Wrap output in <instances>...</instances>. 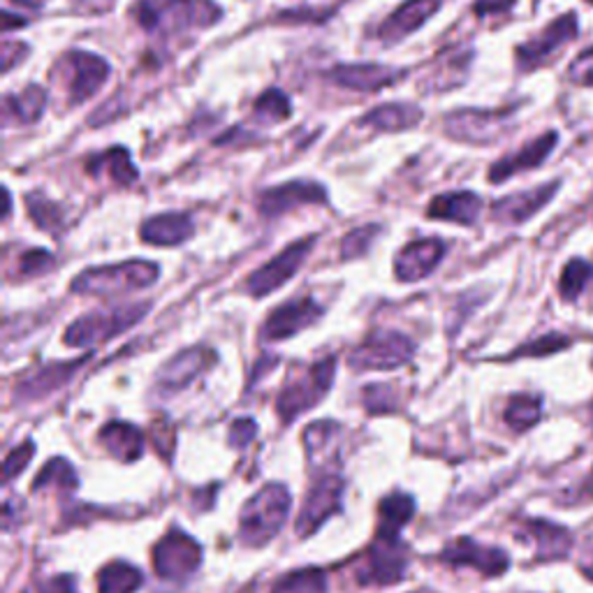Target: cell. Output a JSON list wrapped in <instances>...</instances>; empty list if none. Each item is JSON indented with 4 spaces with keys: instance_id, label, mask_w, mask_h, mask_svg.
<instances>
[{
    "instance_id": "51",
    "label": "cell",
    "mask_w": 593,
    "mask_h": 593,
    "mask_svg": "<svg viewBox=\"0 0 593 593\" xmlns=\"http://www.w3.org/2000/svg\"><path fill=\"white\" fill-rule=\"evenodd\" d=\"M3 197H5V209H3V216H5V218H10V212H12V195H10V191H8V189L3 191Z\"/></svg>"
},
{
    "instance_id": "41",
    "label": "cell",
    "mask_w": 593,
    "mask_h": 593,
    "mask_svg": "<svg viewBox=\"0 0 593 593\" xmlns=\"http://www.w3.org/2000/svg\"><path fill=\"white\" fill-rule=\"evenodd\" d=\"M378 232H380L378 225H364V228H357L351 235H345V239L341 241V258L343 260L362 258L372 249V243L376 241Z\"/></svg>"
},
{
    "instance_id": "24",
    "label": "cell",
    "mask_w": 593,
    "mask_h": 593,
    "mask_svg": "<svg viewBox=\"0 0 593 593\" xmlns=\"http://www.w3.org/2000/svg\"><path fill=\"white\" fill-rule=\"evenodd\" d=\"M87 362V357L75 360V362H58V364H49L43 366V369H37L35 374H31L28 378H24L22 383L16 385V401H37L45 399L52 392H56L58 387H64L75 374L81 364Z\"/></svg>"
},
{
    "instance_id": "28",
    "label": "cell",
    "mask_w": 593,
    "mask_h": 593,
    "mask_svg": "<svg viewBox=\"0 0 593 593\" xmlns=\"http://www.w3.org/2000/svg\"><path fill=\"white\" fill-rule=\"evenodd\" d=\"M422 121V110L411 102H392V105H383L372 110L362 118V126H369L380 133H403L408 128H415Z\"/></svg>"
},
{
    "instance_id": "34",
    "label": "cell",
    "mask_w": 593,
    "mask_h": 593,
    "mask_svg": "<svg viewBox=\"0 0 593 593\" xmlns=\"http://www.w3.org/2000/svg\"><path fill=\"white\" fill-rule=\"evenodd\" d=\"M543 415V401L534 395H517L510 399L505 408V424L513 432H528L531 426H536Z\"/></svg>"
},
{
    "instance_id": "49",
    "label": "cell",
    "mask_w": 593,
    "mask_h": 593,
    "mask_svg": "<svg viewBox=\"0 0 593 593\" xmlns=\"http://www.w3.org/2000/svg\"><path fill=\"white\" fill-rule=\"evenodd\" d=\"M515 5V0H478L476 3V14L487 16L494 12H505Z\"/></svg>"
},
{
    "instance_id": "54",
    "label": "cell",
    "mask_w": 593,
    "mask_h": 593,
    "mask_svg": "<svg viewBox=\"0 0 593 593\" xmlns=\"http://www.w3.org/2000/svg\"><path fill=\"white\" fill-rule=\"evenodd\" d=\"M589 3H593V0H589Z\"/></svg>"
},
{
    "instance_id": "9",
    "label": "cell",
    "mask_w": 593,
    "mask_h": 593,
    "mask_svg": "<svg viewBox=\"0 0 593 593\" xmlns=\"http://www.w3.org/2000/svg\"><path fill=\"white\" fill-rule=\"evenodd\" d=\"M313 243H316V237H306L301 241H295L281 255H276L267 264H262L258 272H253L247 278V293L253 297H267L276 293L281 285L288 283L299 272L306 258H309Z\"/></svg>"
},
{
    "instance_id": "42",
    "label": "cell",
    "mask_w": 593,
    "mask_h": 593,
    "mask_svg": "<svg viewBox=\"0 0 593 593\" xmlns=\"http://www.w3.org/2000/svg\"><path fill=\"white\" fill-rule=\"evenodd\" d=\"M362 401H364V408L369 413L378 415V413H392L397 411V392L392 390L390 385H369L364 387L362 392Z\"/></svg>"
},
{
    "instance_id": "22",
    "label": "cell",
    "mask_w": 593,
    "mask_h": 593,
    "mask_svg": "<svg viewBox=\"0 0 593 593\" xmlns=\"http://www.w3.org/2000/svg\"><path fill=\"white\" fill-rule=\"evenodd\" d=\"M557 139H559L557 133H545L538 139L531 141V145L522 147L520 151L505 156L503 160L497 162V166H492V170H489V181L503 183V181H508L510 176H515L520 172L540 168L543 162L547 160V156L555 151Z\"/></svg>"
},
{
    "instance_id": "4",
    "label": "cell",
    "mask_w": 593,
    "mask_h": 593,
    "mask_svg": "<svg viewBox=\"0 0 593 593\" xmlns=\"http://www.w3.org/2000/svg\"><path fill=\"white\" fill-rule=\"evenodd\" d=\"M149 304H126V306H116V309L110 311H100V313H87L79 320H75L68 330H66V345L72 347H89L105 343L118 334L128 332L130 327H135L141 318L147 316Z\"/></svg>"
},
{
    "instance_id": "1",
    "label": "cell",
    "mask_w": 593,
    "mask_h": 593,
    "mask_svg": "<svg viewBox=\"0 0 593 593\" xmlns=\"http://www.w3.org/2000/svg\"><path fill=\"white\" fill-rule=\"evenodd\" d=\"M290 492L278 482L262 487L260 492L243 505L239 520V538L249 547L267 545L290 513Z\"/></svg>"
},
{
    "instance_id": "13",
    "label": "cell",
    "mask_w": 593,
    "mask_h": 593,
    "mask_svg": "<svg viewBox=\"0 0 593 593\" xmlns=\"http://www.w3.org/2000/svg\"><path fill=\"white\" fill-rule=\"evenodd\" d=\"M64 66L70 72L68 79V91H70V102L75 105H81L89 98H93L102 84L110 79V64L102 56L91 54V52H70L64 58Z\"/></svg>"
},
{
    "instance_id": "31",
    "label": "cell",
    "mask_w": 593,
    "mask_h": 593,
    "mask_svg": "<svg viewBox=\"0 0 593 593\" xmlns=\"http://www.w3.org/2000/svg\"><path fill=\"white\" fill-rule=\"evenodd\" d=\"M141 584L145 575L126 561H112L98 572V593H135Z\"/></svg>"
},
{
    "instance_id": "38",
    "label": "cell",
    "mask_w": 593,
    "mask_h": 593,
    "mask_svg": "<svg viewBox=\"0 0 593 593\" xmlns=\"http://www.w3.org/2000/svg\"><path fill=\"white\" fill-rule=\"evenodd\" d=\"M77 484L79 480H77L75 468L66 459H52L47 461L43 470H39V476L33 482V489L37 492V489H45V487H58V489H66V492H72V489H77Z\"/></svg>"
},
{
    "instance_id": "5",
    "label": "cell",
    "mask_w": 593,
    "mask_h": 593,
    "mask_svg": "<svg viewBox=\"0 0 593 593\" xmlns=\"http://www.w3.org/2000/svg\"><path fill=\"white\" fill-rule=\"evenodd\" d=\"M337 374V357H324L316 362L309 372L301 374L297 380L285 385V390L278 397L276 411L283 418V422L288 424L301 413L311 411L316 403H320L327 392L332 390Z\"/></svg>"
},
{
    "instance_id": "52",
    "label": "cell",
    "mask_w": 593,
    "mask_h": 593,
    "mask_svg": "<svg viewBox=\"0 0 593 593\" xmlns=\"http://www.w3.org/2000/svg\"><path fill=\"white\" fill-rule=\"evenodd\" d=\"M582 575H584L589 582H593V563L582 566Z\"/></svg>"
},
{
    "instance_id": "3",
    "label": "cell",
    "mask_w": 593,
    "mask_h": 593,
    "mask_svg": "<svg viewBox=\"0 0 593 593\" xmlns=\"http://www.w3.org/2000/svg\"><path fill=\"white\" fill-rule=\"evenodd\" d=\"M133 14L145 31L162 26L207 28L220 22L223 10L214 0H137Z\"/></svg>"
},
{
    "instance_id": "21",
    "label": "cell",
    "mask_w": 593,
    "mask_h": 593,
    "mask_svg": "<svg viewBox=\"0 0 593 593\" xmlns=\"http://www.w3.org/2000/svg\"><path fill=\"white\" fill-rule=\"evenodd\" d=\"M441 8V0H406V3L385 19L378 28V39L385 45H397L408 35L424 26Z\"/></svg>"
},
{
    "instance_id": "40",
    "label": "cell",
    "mask_w": 593,
    "mask_h": 593,
    "mask_svg": "<svg viewBox=\"0 0 593 593\" xmlns=\"http://www.w3.org/2000/svg\"><path fill=\"white\" fill-rule=\"evenodd\" d=\"M56 258L52 253H47L45 249H31L26 251L16 262V276L26 281V278H35V276H45L54 270Z\"/></svg>"
},
{
    "instance_id": "32",
    "label": "cell",
    "mask_w": 593,
    "mask_h": 593,
    "mask_svg": "<svg viewBox=\"0 0 593 593\" xmlns=\"http://www.w3.org/2000/svg\"><path fill=\"white\" fill-rule=\"evenodd\" d=\"M102 170H107L110 176L121 183V186H130V183L137 181L139 172L133 166L130 153L124 147H114L105 153L93 156V160H89V172L91 174H100Z\"/></svg>"
},
{
    "instance_id": "14",
    "label": "cell",
    "mask_w": 593,
    "mask_h": 593,
    "mask_svg": "<svg viewBox=\"0 0 593 593\" xmlns=\"http://www.w3.org/2000/svg\"><path fill=\"white\" fill-rule=\"evenodd\" d=\"M216 362V353L204 345L189 347V351H181L174 355L162 369L158 372L156 385L160 395H176L199 376L209 369Z\"/></svg>"
},
{
    "instance_id": "19",
    "label": "cell",
    "mask_w": 593,
    "mask_h": 593,
    "mask_svg": "<svg viewBox=\"0 0 593 593\" xmlns=\"http://www.w3.org/2000/svg\"><path fill=\"white\" fill-rule=\"evenodd\" d=\"M403 77H406V70L378 66V64H353V66L343 64L327 72V79L334 81L337 87L353 89L360 93H372V91L395 87Z\"/></svg>"
},
{
    "instance_id": "20",
    "label": "cell",
    "mask_w": 593,
    "mask_h": 593,
    "mask_svg": "<svg viewBox=\"0 0 593 593\" xmlns=\"http://www.w3.org/2000/svg\"><path fill=\"white\" fill-rule=\"evenodd\" d=\"M445 258V243L441 239H415L397 253L395 274L403 283H415L432 274Z\"/></svg>"
},
{
    "instance_id": "48",
    "label": "cell",
    "mask_w": 593,
    "mask_h": 593,
    "mask_svg": "<svg viewBox=\"0 0 593 593\" xmlns=\"http://www.w3.org/2000/svg\"><path fill=\"white\" fill-rule=\"evenodd\" d=\"M570 505H582V503H593V464L589 468V474L582 478V482L572 489L568 494Z\"/></svg>"
},
{
    "instance_id": "37",
    "label": "cell",
    "mask_w": 593,
    "mask_h": 593,
    "mask_svg": "<svg viewBox=\"0 0 593 593\" xmlns=\"http://www.w3.org/2000/svg\"><path fill=\"white\" fill-rule=\"evenodd\" d=\"M290 114H293L290 98L278 89H270L267 93H262L253 105V116L262 121V124H278V121H285Z\"/></svg>"
},
{
    "instance_id": "30",
    "label": "cell",
    "mask_w": 593,
    "mask_h": 593,
    "mask_svg": "<svg viewBox=\"0 0 593 593\" xmlns=\"http://www.w3.org/2000/svg\"><path fill=\"white\" fill-rule=\"evenodd\" d=\"M415 515V501L408 494H390L380 503V526L378 536L383 538H399L401 528L411 522Z\"/></svg>"
},
{
    "instance_id": "6",
    "label": "cell",
    "mask_w": 593,
    "mask_h": 593,
    "mask_svg": "<svg viewBox=\"0 0 593 593\" xmlns=\"http://www.w3.org/2000/svg\"><path fill=\"white\" fill-rule=\"evenodd\" d=\"M415 355V343L401 332H376L351 353L355 372H390L408 364Z\"/></svg>"
},
{
    "instance_id": "7",
    "label": "cell",
    "mask_w": 593,
    "mask_h": 593,
    "mask_svg": "<svg viewBox=\"0 0 593 593\" xmlns=\"http://www.w3.org/2000/svg\"><path fill=\"white\" fill-rule=\"evenodd\" d=\"M202 563V547L191 536L179 528H172L170 534L153 547V570L160 580L179 582L199 568Z\"/></svg>"
},
{
    "instance_id": "47",
    "label": "cell",
    "mask_w": 593,
    "mask_h": 593,
    "mask_svg": "<svg viewBox=\"0 0 593 593\" xmlns=\"http://www.w3.org/2000/svg\"><path fill=\"white\" fill-rule=\"evenodd\" d=\"M28 56V47L24 43H5L3 52H0V64H3V72H10L19 60Z\"/></svg>"
},
{
    "instance_id": "33",
    "label": "cell",
    "mask_w": 593,
    "mask_h": 593,
    "mask_svg": "<svg viewBox=\"0 0 593 593\" xmlns=\"http://www.w3.org/2000/svg\"><path fill=\"white\" fill-rule=\"evenodd\" d=\"M26 209L31 214V220L37 225L39 230H45L49 235H58L60 230H64V225H66L64 209H60V204L45 197L43 193H28L26 195Z\"/></svg>"
},
{
    "instance_id": "53",
    "label": "cell",
    "mask_w": 593,
    "mask_h": 593,
    "mask_svg": "<svg viewBox=\"0 0 593 593\" xmlns=\"http://www.w3.org/2000/svg\"><path fill=\"white\" fill-rule=\"evenodd\" d=\"M415 593H429V591H415Z\"/></svg>"
},
{
    "instance_id": "2",
    "label": "cell",
    "mask_w": 593,
    "mask_h": 593,
    "mask_svg": "<svg viewBox=\"0 0 593 593\" xmlns=\"http://www.w3.org/2000/svg\"><path fill=\"white\" fill-rule=\"evenodd\" d=\"M160 276L156 262L147 260H130L110 264V267H91L81 272L72 281V293L77 295H98V297H114L135 290H145L153 285Z\"/></svg>"
},
{
    "instance_id": "35",
    "label": "cell",
    "mask_w": 593,
    "mask_h": 593,
    "mask_svg": "<svg viewBox=\"0 0 593 593\" xmlns=\"http://www.w3.org/2000/svg\"><path fill=\"white\" fill-rule=\"evenodd\" d=\"M327 580L318 568H301L281 578L272 593H324Z\"/></svg>"
},
{
    "instance_id": "15",
    "label": "cell",
    "mask_w": 593,
    "mask_h": 593,
    "mask_svg": "<svg viewBox=\"0 0 593 593\" xmlns=\"http://www.w3.org/2000/svg\"><path fill=\"white\" fill-rule=\"evenodd\" d=\"M322 318V306L311 297H299L281 304L262 327L264 341H285Z\"/></svg>"
},
{
    "instance_id": "23",
    "label": "cell",
    "mask_w": 593,
    "mask_h": 593,
    "mask_svg": "<svg viewBox=\"0 0 593 593\" xmlns=\"http://www.w3.org/2000/svg\"><path fill=\"white\" fill-rule=\"evenodd\" d=\"M557 189H559V181L545 183V186L531 189L524 193L508 195L494 204L492 214L497 220H501L505 225H522L528 218H534L545 207V204L555 197Z\"/></svg>"
},
{
    "instance_id": "45",
    "label": "cell",
    "mask_w": 593,
    "mask_h": 593,
    "mask_svg": "<svg viewBox=\"0 0 593 593\" xmlns=\"http://www.w3.org/2000/svg\"><path fill=\"white\" fill-rule=\"evenodd\" d=\"M258 436V424L251 418H239L232 422L228 441L232 447H247Z\"/></svg>"
},
{
    "instance_id": "44",
    "label": "cell",
    "mask_w": 593,
    "mask_h": 593,
    "mask_svg": "<svg viewBox=\"0 0 593 593\" xmlns=\"http://www.w3.org/2000/svg\"><path fill=\"white\" fill-rule=\"evenodd\" d=\"M568 77L582 87H593V47L582 52L568 70Z\"/></svg>"
},
{
    "instance_id": "25",
    "label": "cell",
    "mask_w": 593,
    "mask_h": 593,
    "mask_svg": "<svg viewBox=\"0 0 593 593\" xmlns=\"http://www.w3.org/2000/svg\"><path fill=\"white\" fill-rule=\"evenodd\" d=\"M195 232L193 218L189 214H162L149 218L141 225V239L151 247H181Z\"/></svg>"
},
{
    "instance_id": "10",
    "label": "cell",
    "mask_w": 593,
    "mask_h": 593,
    "mask_svg": "<svg viewBox=\"0 0 593 593\" xmlns=\"http://www.w3.org/2000/svg\"><path fill=\"white\" fill-rule=\"evenodd\" d=\"M343 489H345V482L339 474H334V470L332 474L320 476L313 482L311 492L306 494V501L301 505V513L295 526V531L301 538H309L316 528H320L322 522H327L334 513H339Z\"/></svg>"
},
{
    "instance_id": "12",
    "label": "cell",
    "mask_w": 593,
    "mask_h": 593,
    "mask_svg": "<svg viewBox=\"0 0 593 593\" xmlns=\"http://www.w3.org/2000/svg\"><path fill=\"white\" fill-rule=\"evenodd\" d=\"M575 37H578V16L561 14L549 26H545V31H540L538 35L531 37L528 43L517 47V66L522 70L540 68L545 60H549Z\"/></svg>"
},
{
    "instance_id": "27",
    "label": "cell",
    "mask_w": 593,
    "mask_h": 593,
    "mask_svg": "<svg viewBox=\"0 0 593 593\" xmlns=\"http://www.w3.org/2000/svg\"><path fill=\"white\" fill-rule=\"evenodd\" d=\"M98 441L105 445V449L114 459L124 464H133L145 455V434H141L135 424H128V422L105 424L100 429Z\"/></svg>"
},
{
    "instance_id": "8",
    "label": "cell",
    "mask_w": 593,
    "mask_h": 593,
    "mask_svg": "<svg viewBox=\"0 0 593 593\" xmlns=\"http://www.w3.org/2000/svg\"><path fill=\"white\" fill-rule=\"evenodd\" d=\"M513 121V112H484V110H459L445 118V133L468 145H492L501 139Z\"/></svg>"
},
{
    "instance_id": "46",
    "label": "cell",
    "mask_w": 593,
    "mask_h": 593,
    "mask_svg": "<svg viewBox=\"0 0 593 593\" xmlns=\"http://www.w3.org/2000/svg\"><path fill=\"white\" fill-rule=\"evenodd\" d=\"M24 593H79V591L72 575H58L45 582H35Z\"/></svg>"
},
{
    "instance_id": "11",
    "label": "cell",
    "mask_w": 593,
    "mask_h": 593,
    "mask_svg": "<svg viewBox=\"0 0 593 593\" xmlns=\"http://www.w3.org/2000/svg\"><path fill=\"white\" fill-rule=\"evenodd\" d=\"M406 570H408V547L401 543V538L376 536V543L369 549L366 566L360 570L357 580L362 584L387 586L401 582L406 578Z\"/></svg>"
},
{
    "instance_id": "29",
    "label": "cell",
    "mask_w": 593,
    "mask_h": 593,
    "mask_svg": "<svg viewBox=\"0 0 593 593\" xmlns=\"http://www.w3.org/2000/svg\"><path fill=\"white\" fill-rule=\"evenodd\" d=\"M47 107V91L37 84L26 87L22 93L3 98V118L5 124L19 121V124H35Z\"/></svg>"
},
{
    "instance_id": "16",
    "label": "cell",
    "mask_w": 593,
    "mask_h": 593,
    "mask_svg": "<svg viewBox=\"0 0 593 593\" xmlns=\"http://www.w3.org/2000/svg\"><path fill=\"white\" fill-rule=\"evenodd\" d=\"M449 566H468L482 572L484 578H499L510 568V559L503 549L480 545L474 538H459L449 543L438 557Z\"/></svg>"
},
{
    "instance_id": "26",
    "label": "cell",
    "mask_w": 593,
    "mask_h": 593,
    "mask_svg": "<svg viewBox=\"0 0 593 593\" xmlns=\"http://www.w3.org/2000/svg\"><path fill=\"white\" fill-rule=\"evenodd\" d=\"M482 212V197L459 191V193H445L432 199L426 209V216L434 220H447V223H459V225H474L480 218Z\"/></svg>"
},
{
    "instance_id": "36",
    "label": "cell",
    "mask_w": 593,
    "mask_h": 593,
    "mask_svg": "<svg viewBox=\"0 0 593 593\" xmlns=\"http://www.w3.org/2000/svg\"><path fill=\"white\" fill-rule=\"evenodd\" d=\"M593 278V264L575 258V260H570L566 264V270L561 274V281H559V293L563 299L568 301H575L584 288L589 285V281Z\"/></svg>"
},
{
    "instance_id": "18",
    "label": "cell",
    "mask_w": 593,
    "mask_h": 593,
    "mask_svg": "<svg viewBox=\"0 0 593 593\" xmlns=\"http://www.w3.org/2000/svg\"><path fill=\"white\" fill-rule=\"evenodd\" d=\"M517 536L536 545L538 561H563L572 551V545H575L566 526L549 520H522L517 526Z\"/></svg>"
},
{
    "instance_id": "17",
    "label": "cell",
    "mask_w": 593,
    "mask_h": 593,
    "mask_svg": "<svg viewBox=\"0 0 593 593\" xmlns=\"http://www.w3.org/2000/svg\"><path fill=\"white\" fill-rule=\"evenodd\" d=\"M327 191L316 181H288L283 186H274L260 193L258 207L262 216L274 218L285 212H293L295 207H304V204H324Z\"/></svg>"
},
{
    "instance_id": "39",
    "label": "cell",
    "mask_w": 593,
    "mask_h": 593,
    "mask_svg": "<svg viewBox=\"0 0 593 593\" xmlns=\"http://www.w3.org/2000/svg\"><path fill=\"white\" fill-rule=\"evenodd\" d=\"M570 345V339L559 334V332H551V334H545L536 341H531L522 347H517V351L510 355V360H517V357H547V355H555L559 351H566V347Z\"/></svg>"
},
{
    "instance_id": "50",
    "label": "cell",
    "mask_w": 593,
    "mask_h": 593,
    "mask_svg": "<svg viewBox=\"0 0 593 593\" xmlns=\"http://www.w3.org/2000/svg\"><path fill=\"white\" fill-rule=\"evenodd\" d=\"M12 3L22 5V8H28V10H39V8H43L47 3V0H12Z\"/></svg>"
},
{
    "instance_id": "43",
    "label": "cell",
    "mask_w": 593,
    "mask_h": 593,
    "mask_svg": "<svg viewBox=\"0 0 593 593\" xmlns=\"http://www.w3.org/2000/svg\"><path fill=\"white\" fill-rule=\"evenodd\" d=\"M33 455H35V445H33V441H26L24 445L14 447L12 453L5 457V461H3V482L8 484V482H12L19 474H24L26 466H28L31 459H33Z\"/></svg>"
}]
</instances>
